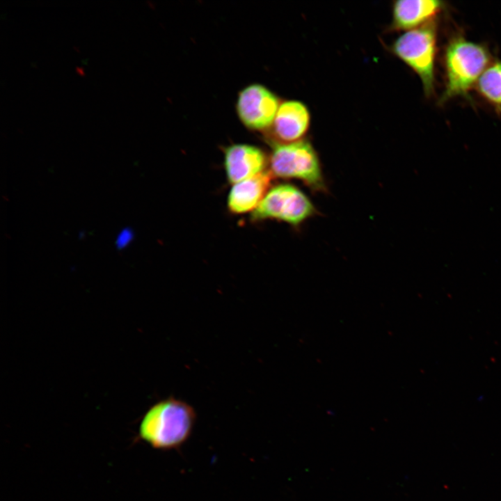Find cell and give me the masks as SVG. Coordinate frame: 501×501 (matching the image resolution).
<instances>
[{
    "mask_svg": "<svg viewBox=\"0 0 501 501\" xmlns=\"http://www.w3.org/2000/svg\"><path fill=\"white\" fill-rule=\"evenodd\" d=\"M196 419L192 406L170 397L145 413L139 426V438L154 449L177 450L191 436Z\"/></svg>",
    "mask_w": 501,
    "mask_h": 501,
    "instance_id": "cell-1",
    "label": "cell"
},
{
    "mask_svg": "<svg viewBox=\"0 0 501 501\" xmlns=\"http://www.w3.org/2000/svg\"><path fill=\"white\" fill-rule=\"evenodd\" d=\"M489 61L484 46L456 38L446 49L447 84L440 102L458 95H466L468 90L483 73Z\"/></svg>",
    "mask_w": 501,
    "mask_h": 501,
    "instance_id": "cell-2",
    "label": "cell"
},
{
    "mask_svg": "<svg viewBox=\"0 0 501 501\" xmlns=\"http://www.w3.org/2000/svg\"><path fill=\"white\" fill-rule=\"evenodd\" d=\"M436 26L433 20L399 36L392 52L418 74L427 96L434 89Z\"/></svg>",
    "mask_w": 501,
    "mask_h": 501,
    "instance_id": "cell-3",
    "label": "cell"
},
{
    "mask_svg": "<svg viewBox=\"0 0 501 501\" xmlns=\"http://www.w3.org/2000/svg\"><path fill=\"white\" fill-rule=\"evenodd\" d=\"M269 164L274 177L301 180L316 191L326 190L319 157L307 141L275 145Z\"/></svg>",
    "mask_w": 501,
    "mask_h": 501,
    "instance_id": "cell-4",
    "label": "cell"
},
{
    "mask_svg": "<svg viewBox=\"0 0 501 501\" xmlns=\"http://www.w3.org/2000/svg\"><path fill=\"white\" fill-rule=\"evenodd\" d=\"M316 212L310 200L299 188L281 184L269 190L252 216L255 220L277 219L298 226Z\"/></svg>",
    "mask_w": 501,
    "mask_h": 501,
    "instance_id": "cell-5",
    "label": "cell"
},
{
    "mask_svg": "<svg viewBox=\"0 0 501 501\" xmlns=\"http://www.w3.org/2000/svg\"><path fill=\"white\" fill-rule=\"evenodd\" d=\"M278 98L260 84H252L239 95L237 111L240 120L251 129H269L280 106Z\"/></svg>",
    "mask_w": 501,
    "mask_h": 501,
    "instance_id": "cell-6",
    "label": "cell"
},
{
    "mask_svg": "<svg viewBox=\"0 0 501 501\" xmlns=\"http://www.w3.org/2000/svg\"><path fill=\"white\" fill-rule=\"evenodd\" d=\"M310 122L309 111L302 102L295 100L282 102L269 128V138L276 145L302 141Z\"/></svg>",
    "mask_w": 501,
    "mask_h": 501,
    "instance_id": "cell-7",
    "label": "cell"
},
{
    "mask_svg": "<svg viewBox=\"0 0 501 501\" xmlns=\"http://www.w3.org/2000/svg\"><path fill=\"white\" fill-rule=\"evenodd\" d=\"M267 158L258 148L235 144L225 151L224 166L228 181L236 184L253 177L264 171Z\"/></svg>",
    "mask_w": 501,
    "mask_h": 501,
    "instance_id": "cell-8",
    "label": "cell"
},
{
    "mask_svg": "<svg viewBox=\"0 0 501 501\" xmlns=\"http://www.w3.org/2000/svg\"><path fill=\"white\" fill-rule=\"evenodd\" d=\"M272 177L269 170H265L234 184L228 198L230 211L234 214L254 212L269 191Z\"/></svg>",
    "mask_w": 501,
    "mask_h": 501,
    "instance_id": "cell-9",
    "label": "cell"
},
{
    "mask_svg": "<svg viewBox=\"0 0 501 501\" xmlns=\"http://www.w3.org/2000/svg\"><path fill=\"white\" fill-rule=\"evenodd\" d=\"M443 7L438 0H399L392 5L390 29L410 31L427 22Z\"/></svg>",
    "mask_w": 501,
    "mask_h": 501,
    "instance_id": "cell-10",
    "label": "cell"
},
{
    "mask_svg": "<svg viewBox=\"0 0 501 501\" xmlns=\"http://www.w3.org/2000/svg\"><path fill=\"white\" fill-rule=\"evenodd\" d=\"M479 92L491 103L501 108V62L486 69L477 81Z\"/></svg>",
    "mask_w": 501,
    "mask_h": 501,
    "instance_id": "cell-11",
    "label": "cell"
},
{
    "mask_svg": "<svg viewBox=\"0 0 501 501\" xmlns=\"http://www.w3.org/2000/svg\"><path fill=\"white\" fill-rule=\"evenodd\" d=\"M132 239V232L129 229H124L119 233L116 245L118 248H122L126 246Z\"/></svg>",
    "mask_w": 501,
    "mask_h": 501,
    "instance_id": "cell-12",
    "label": "cell"
},
{
    "mask_svg": "<svg viewBox=\"0 0 501 501\" xmlns=\"http://www.w3.org/2000/svg\"><path fill=\"white\" fill-rule=\"evenodd\" d=\"M75 70H76V72H77L78 74H79V75H81V76H84L85 73H84V69H83L82 67H79V66H76V67H75Z\"/></svg>",
    "mask_w": 501,
    "mask_h": 501,
    "instance_id": "cell-13",
    "label": "cell"
},
{
    "mask_svg": "<svg viewBox=\"0 0 501 501\" xmlns=\"http://www.w3.org/2000/svg\"><path fill=\"white\" fill-rule=\"evenodd\" d=\"M73 49L78 52L79 51V47H76L75 45L73 46Z\"/></svg>",
    "mask_w": 501,
    "mask_h": 501,
    "instance_id": "cell-14",
    "label": "cell"
}]
</instances>
